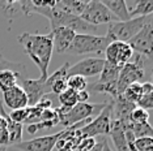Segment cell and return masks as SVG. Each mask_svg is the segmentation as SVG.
I'll return each instance as SVG.
<instances>
[{
    "label": "cell",
    "instance_id": "6da1fadb",
    "mask_svg": "<svg viewBox=\"0 0 153 151\" xmlns=\"http://www.w3.org/2000/svg\"><path fill=\"white\" fill-rule=\"evenodd\" d=\"M17 42L24 47L25 54L39 69L41 77L38 80L45 82L48 77V65L54 52L53 34L48 33L41 35V34L22 33L17 38Z\"/></svg>",
    "mask_w": 153,
    "mask_h": 151
},
{
    "label": "cell",
    "instance_id": "7a4b0ae2",
    "mask_svg": "<svg viewBox=\"0 0 153 151\" xmlns=\"http://www.w3.org/2000/svg\"><path fill=\"white\" fill-rule=\"evenodd\" d=\"M152 21V15L147 17H135L128 21H115L109 23L106 38L111 42H124L127 43L141 30V27Z\"/></svg>",
    "mask_w": 153,
    "mask_h": 151
},
{
    "label": "cell",
    "instance_id": "3957f363",
    "mask_svg": "<svg viewBox=\"0 0 153 151\" xmlns=\"http://www.w3.org/2000/svg\"><path fill=\"white\" fill-rule=\"evenodd\" d=\"M141 55L134 54L130 63L124 64L118 76L117 82V97L123 94V91L132 84L140 82L145 77V68L144 63L141 61Z\"/></svg>",
    "mask_w": 153,
    "mask_h": 151
},
{
    "label": "cell",
    "instance_id": "277c9868",
    "mask_svg": "<svg viewBox=\"0 0 153 151\" xmlns=\"http://www.w3.org/2000/svg\"><path fill=\"white\" fill-rule=\"evenodd\" d=\"M110 40L102 35L93 34H76L67 54L85 55V54H101L105 52Z\"/></svg>",
    "mask_w": 153,
    "mask_h": 151
},
{
    "label": "cell",
    "instance_id": "5b68a950",
    "mask_svg": "<svg viewBox=\"0 0 153 151\" xmlns=\"http://www.w3.org/2000/svg\"><path fill=\"white\" fill-rule=\"evenodd\" d=\"M107 103H77L72 108H69L67 112L59 116V124L64 125L65 128L82 122L88 119H92L93 116L98 115V113L105 108Z\"/></svg>",
    "mask_w": 153,
    "mask_h": 151
},
{
    "label": "cell",
    "instance_id": "8992f818",
    "mask_svg": "<svg viewBox=\"0 0 153 151\" xmlns=\"http://www.w3.org/2000/svg\"><path fill=\"white\" fill-rule=\"evenodd\" d=\"M110 116L111 106L107 103L105 108L86 125L76 130V134L81 138H94L97 136H109L110 133Z\"/></svg>",
    "mask_w": 153,
    "mask_h": 151
},
{
    "label": "cell",
    "instance_id": "52a82bcc",
    "mask_svg": "<svg viewBox=\"0 0 153 151\" xmlns=\"http://www.w3.org/2000/svg\"><path fill=\"white\" fill-rule=\"evenodd\" d=\"M122 69V67L110 64L105 61L103 69L100 73V80L94 82L90 86V90L96 92H103V94H109L111 98L117 97V82L118 76Z\"/></svg>",
    "mask_w": 153,
    "mask_h": 151
},
{
    "label": "cell",
    "instance_id": "ba28073f",
    "mask_svg": "<svg viewBox=\"0 0 153 151\" xmlns=\"http://www.w3.org/2000/svg\"><path fill=\"white\" fill-rule=\"evenodd\" d=\"M127 43L134 52L151 60L153 52V22L149 21L148 23H145L140 32L134 38H131Z\"/></svg>",
    "mask_w": 153,
    "mask_h": 151
},
{
    "label": "cell",
    "instance_id": "9c48e42d",
    "mask_svg": "<svg viewBox=\"0 0 153 151\" xmlns=\"http://www.w3.org/2000/svg\"><path fill=\"white\" fill-rule=\"evenodd\" d=\"M81 17L85 22L90 23L93 26L101 25V23H111L118 20L111 15V12L101 3V0H92L88 1L84 12L81 13Z\"/></svg>",
    "mask_w": 153,
    "mask_h": 151
},
{
    "label": "cell",
    "instance_id": "30bf717a",
    "mask_svg": "<svg viewBox=\"0 0 153 151\" xmlns=\"http://www.w3.org/2000/svg\"><path fill=\"white\" fill-rule=\"evenodd\" d=\"M63 134L64 129L51 136H42L29 141H22V142L17 143L13 147L20 151H53L55 149L56 142L62 138Z\"/></svg>",
    "mask_w": 153,
    "mask_h": 151
},
{
    "label": "cell",
    "instance_id": "8fae6325",
    "mask_svg": "<svg viewBox=\"0 0 153 151\" xmlns=\"http://www.w3.org/2000/svg\"><path fill=\"white\" fill-rule=\"evenodd\" d=\"M134 51L128 43L124 42H111L105 50L106 59L105 61L118 67H123L124 64L130 63L132 56H134Z\"/></svg>",
    "mask_w": 153,
    "mask_h": 151
},
{
    "label": "cell",
    "instance_id": "7c38bea8",
    "mask_svg": "<svg viewBox=\"0 0 153 151\" xmlns=\"http://www.w3.org/2000/svg\"><path fill=\"white\" fill-rule=\"evenodd\" d=\"M105 65V59H100V57H89L84 59L75 65L68 68V77L69 76H81V77H93V76L100 74L103 69Z\"/></svg>",
    "mask_w": 153,
    "mask_h": 151
},
{
    "label": "cell",
    "instance_id": "4fadbf2b",
    "mask_svg": "<svg viewBox=\"0 0 153 151\" xmlns=\"http://www.w3.org/2000/svg\"><path fill=\"white\" fill-rule=\"evenodd\" d=\"M68 68L69 63H64L59 69H56L51 76H48L45 81V87L47 90V94L60 95L63 91L67 90V78H68Z\"/></svg>",
    "mask_w": 153,
    "mask_h": 151
},
{
    "label": "cell",
    "instance_id": "5bb4252c",
    "mask_svg": "<svg viewBox=\"0 0 153 151\" xmlns=\"http://www.w3.org/2000/svg\"><path fill=\"white\" fill-rule=\"evenodd\" d=\"M19 84H21L22 90L25 91L27 97V107H34L45 95H48L46 87H45V82H42L41 80H27V78H25V80L19 81Z\"/></svg>",
    "mask_w": 153,
    "mask_h": 151
},
{
    "label": "cell",
    "instance_id": "9a60e30c",
    "mask_svg": "<svg viewBox=\"0 0 153 151\" xmlns=\"http://www.w3.org/2000/svg\"><path fill=\"white\" fill-rule=\"evenodd\" d=\"M3 99H4V104L3 106L4 107L7 106L12 111L27 107V97L20 85H16V86H13L9 90L3 92Z\"/></svg>",
    "mask_w": 153,
    "mask_h": 151
},
{
    "label": "cell",
    "instance_id": "2e32d148",
    "mask_svg": "<svg viewBox=\"0 0 153 151\" xmlns=\"http://www.w3.org/2000/svg\"><path fill=\"white\" fill-rule=\"evenodd\" d=\"M51 34H53L54 50L58 54H67V51L74 42L76 33L69 29H65V27H58V29L51 30Z\"/></svg>",
    "mask_w": 153,
    "mask_h": 151
},
{
    "label": "cell",
    "instance_id": "e0dca14e",
    "mask_svg": "<svg viewBox=\"0 0 153 151\" xmlns=\"http://www.w3.org/2000/svg\"><path fill=\"white\" fill-rule=\"evenodd\" d=\"M0 116L5 119L7 121V126H8V133H9V146H15L17 143L22 142V129L24 125L15 122L9 119L8 113L5 112V108L3 106V103L0 102Z\"/></svg>",
    "mask_w": 153,
    "mask_h": 151
},
{
    "label": "cell",
    "instance_id": "ac0fdd59",
    "mask_svg": "<svg viewBox=\"0 0 153 151\" xmlns=\"http://www.w3.org/2000/svg\"><path fill=\"white\" fill-rule=\"evenodd\" d=\"M103 5L111 12L118 21H128L131 20L130 11L127 8V3L124 0H101Z\"/></svg>",
    "mask_w": 153,
    "mask_h": 151
},
{
    "label": "cell",
    "instance_id": "d6986e66",
    "mask_svg": "<svg viewBox=\"0 0 153 151\" xmlns=\"http://www.w3.org/2000/svg\"><path fill=\"white\" fill-rule=\"evenodd\" d=\"M86 4H88V1H82V0H62V1L55 3L54 8L64 13H68V15L80 17L81 13L84 12Z\"/></svg>",
    "mask_w": 153,
    "mask_h": 151
},
{
    "label": "cell",
    "instance_id": "ffe728a7",
    "mask_svg": "<svg viewBox=\"0 0 153 151\" xmlns=\"http://www.w3.org/2000/svg\"><path fill=\"white\" fill-rule=\"evenodd\" d=\"M3 70H12L15 72L19 77V81L25 80L26 78V73H27V68L25 64L22 63H16V61H11L7 60L1 54H0V72Z\"/></svg>",
    "mask_w": 153,
    "mask_h": 151
},
{
    "label": "cell",
    "instance_id": "44dd1931",
    "mask_svg": "<svg viewBox=\"0 0 153 151\" xmlns=\"http://www.w3.org/2000/svg\"><path fill=\"white\" fill-rule=\"evenodd\" d=\"M19 85V77L12 70H3L0 72V91L4 92L11 87Z\"/></svg>",
    "mask_w": 153,
    "mask_h": 151
},
{
    "label": "cell",
    "instance_id": "7402d4cb",
    "mask_svg": "<svg viewBox=\"0 0 153 151\" xmlns=\"http://www.w3.org/2000/svg\"><path fill=\"white\" fill-rule=\"evenodd\" d=\"M153 13V1L152 0H140L136 3V7L134 11L130 12V17L135 18V17H147L151 16Z\"/></svg>",
    "mask_w": 153,
    "mask_h": 151
},
{
    "label": "cell",
    "instance_id": "603a6c76",
    "mask_svg": "<svg viewBox=\"0 0 153 151\" xmlns=\"http://www.w3.org/2000/svg\"><path fill=\"white\" fill-rule=\"evenodd\" d=\"M128 129L134 134L135 139L144 138V137H151L152 138V136H153V129L149 122H144V124H134V122H130Z\"/></svg>",
    "mask_w": 153,
    "mask_h": 151
},
{
    "label": "cell",
    "instance_id": "cb8c5ba5",
    "mask_svg": "<svg viewBox=\"0 0 153 151\" xmlns=\"http://www.w3.org/2000/svg\"><path fill=\"white\" fill-rule=\"evenodd\" d=\"M123 98L126 99L127 102L134 103L136 104V102L140 99V97L143 95V89H141V84L140 82H136V84H132L130 85L126 90L123 91Z\"/></svg>",
    "mask_w": 153,
    "mask_h": 151
},
{
    "label": "cell",
    "instance_id": "d4e9b609",
    "mask_svg": "<svg viewBox=\"0 0 153 151\" xmlns=\"http://www.w3.org/2000/svg\"><path fill=\"white\" fill-rule=\"evenodd\" d=\"M67 87L75 92H79L86 90L88 82H86V78L81 77V76H69L67 78Z\"/></svg>",
    "mask_w": 153,
    "mask_h": 151
},
{
    "label": "cell",
    "instance_id": "484cf974",
    "mask_svg": "<svg viewBox=\"0 0 153 151\" xmlns=\"http://www.w3.org/2000/svg\"><path fill=\"white\" fill-rule=\"evenodd\" d=\"M148 120L149 112L139 107L135 108L130 115V122H134V124H144V122H148Z\"/></svg>",
    "mask_w": 153,
    "mask_h": 151
},
{
    "label": "cell",
    "instance_id": "4316f807",
    "mask_svg": "<svg viewBox=\"0 0 153 151\" xmlns=\"http://www.w3.org/2000/svg\"><path fill=\"white\" fill-rule=\"evenodd\" d=\"M27 113H29V109L26 107V108H21V109H15V111H12L11 113H8V116L12 121L24 125L27 119Z\"/></svg>",
    "mask_w": 153,
    "mask_h": 151
},
{
    "label": "cell",
    "instance_id": "83f0119b",
    "mask_svg": "<svg viewBox=\"0 0 153 151\" xmlns=\"http://www.w3.org/2000/svg\"><path fill=\"white\" fill-rule=\"evenodd\" d=\"M0 146L8 147L9 146V133L7 121L3 116H0Z\"/></svg>",
    "mask_w": 153,
    "mask_h": 151
},
{
    "label": "cell",
    "instance_id": "f1b7e54d",
    "mask_svg": "<svg viewBox=\"0 0 153 151\" xmlns=\"http://www.w3.org/2000/svg\"><path fill=\"white\" fill-rule=\"evenodd\" d=\"M136 107L143 108L148 112L151 111L153 108V92H151V94H143L140 99L136 102Z\"/></svg>",
    "mask_w": 153,
    "mask_h": 151
},
{
    "label": "cell",
    "instance_id": "f546056e",
    "mask_svg": "<svg viewBox=\"0 0 153 151\" xmlns=\"http://www.w3.org/2000/svg\"><path fill=\"white\" fill-rule=\"evenodd\" d=\"M134 146L136 151H144L147 149L153 147V138L151 137H144V138H136L134 142Z\"/></svg>",
    "mask_w": 153,
    "mask_h": 151
},
{
    "label": "cell",
    "instance_id": "4dcf8cb0",
    "mask_svg": "<svg viewBox=\"0 0 153 151\" xmlns=\"http://www.w3.org/2000/svg\"><path fill=\"white\" fill-rule=\"evenodd\" d=\"M94 145H96L94 138H81V141L79 142V145L76 146L74 151H90Z\"/></svg>",
    "mask_w": 153,
    "mask_h": 151
},
{
    "label": "cell",
    "instance_id": "1f68e13d",
    "mask_svg": "<svg viewBox=\"0 0 153 151\" xmlns=\"http://www.w3.org/2000/svg\"><path fill=\"white\" fill-rule=\"evenodd\" d=\"M89 97H90V94L88 90H82V91L76 92V100H77V103H88Z\"/></svg>",
    "mask_w": 153,
    "mask_h": 151
},
{
    "label": "cell",
    "instance_id": "d6a6232c",
    "mask_svg": "<svg viewBox=\"0 0 153 151\" xmlns=\"http://www.w3.org/2000/svg\"><path fill=\"white\" fill-rule=\"evenodd\" d=\"M105 141H106V138H102L100 141V142H96V145L93 146V149L90 150V151H102V149H103V143H105Z\"/></svg>",
    "mask_w": 153,
    "mask_h": 151
},
{
    "label": "cell",
    "instance_id": "836d02e7",
    "mask_svg": "<svg viewBox=\"0 0 153 151\" xmlns=\"http://www.w3.org/2000/svg\"><path fill=\"white\" fill-rule=\"evenodd\" d=\"M102 151H113V150H111V147L109 146V142H107V139L105 141V143H103V149H102Z\"/></svg>",
    "mask_w": 153,
    "mask_h": 151
},
{
    "label": "cell",
    "instance_id": "e575fe53",
    "mask_svg": "<svg viewBox=\"0 0 153 151\" xmlns=\"http://www.w3.org/2000/svg\"><path fill=\"white\" fill-rule=\"evenodd\" d=\"M0 151H7V147H4V146H0Z\"/></svg>",
    "mask_w": 153,
    "mask_h": 151
},
{
    "label": "cell",
    "instance_id": "d590c367",
    "mask_svg": "<svg viewBox=\"0 0 153 151\" xmlns=\"http://www.w3.org/2000/svg\"><path fill=\"white\" fill-rule=\"evenodd\" d=\"M144 151H153V147H151V149H147V150H144Z\"/></svg>",
    "mask_w": 153,
    "mask_h": 151
}]
</instances>
